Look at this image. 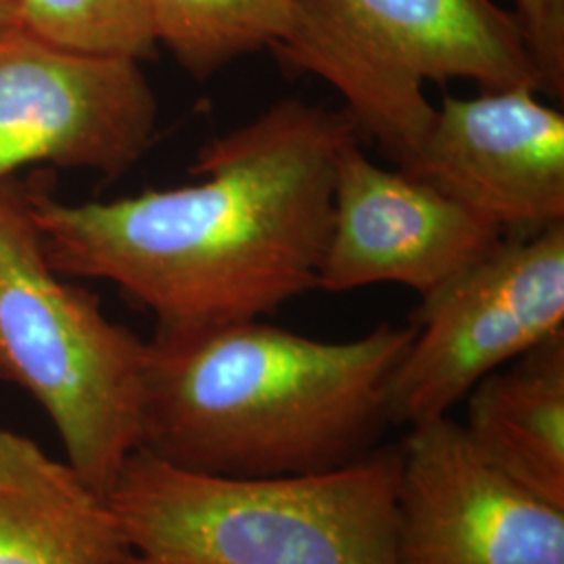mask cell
Segmentation results:
<instances>
[{"label": "cell", "instance_id": "cell-1", "mask_svg": "<svg viewBox=\"0 0 564 564\" xmlns=\"http://www.w3.org/2000/svg\"><path fill=\"white\" fill-rule=\"evenodd\" d=\"M358 134L345 109L282 99L205 142L195 184L23 205L59 274L120 286L158 333L258 321L316 289L335 167Z\"/></svg>", "mask_w": 564, "mask_h": 564}, {"label": "cell", "instance_id": "cell-2", "mask_svg": "<svg viewBox=\"0 0 564 564\" xmlns=\"http://www.w3.org/2000/svg\"><path fill=\"white\" fill-rule=\"evenodd\" d=\"M412 324L347 341L258 321L149 341L142 449L193 473L274 479L337 470L370 454Z\"/></svg>", "mask_w": 564, "mask_h": 564}, {"label": "cell", "instance_id": "cell-3", "mask_svg": "<svg viewBox=\"0 0 564 564\" xmlns=\"http://www.w3.org/2000/svg\"><path fill=\"white\" fill-rule=\"evenodd\" d=\"M400 445L337 470L226 479L134 449L107 500L132 564H395Z\"/></svg>", "mask_w": 564, "mask_h": 564}, {"label": "cell", "instance_id": "cell-4", "mask_svg": "<svg viewBox=\"0 0 564 564\" xmlns=\"http://www.w3.org/2000/svg\"><path fill=\"white\" fill-rule=\"evenodd\" d=\"M272 53L330 84L358 130L400 167L435 116L426 84L540 95L514 15L496 0H295Z\"/></svg>", "mask_w": 564, "mask_h": 564}, {"label": "cell", "instance_id": "cell-5", "mask_svg": "<svg viewBox=\"0 0 564 564\" xmlns=\"http://www.w3.org/2000/svg\"><path fill=\"white\" fill-rule=\"evenodd\" d=\"M147 364L149 343L61 279L25 205L0 188V377L41 403L102 496L141 447Z\"/></svg>", "mask_w": 564, "mask_h": 564}, {"label": "cell", "instance_id": "cell-6", "mask_svg": "<svg viewBox=\"0 0 564 564\" xmlns=\"http://www.w3.org/2000/svg\"><path fill=\"white\" fill-rule=\"evenodd\" d=\"M391 389V424L447 416L487 375L564 330V223L505 239L423 297Z\"/></svg>", "mask_w": 564, "mask_h": 564}, {"label": "cell", "instance_id": "cell-7", "mask_svg": "<svg viewBox=\"0 0 564 564\" xmlns=\"http://www.w3.org/2000/svg\"><path fill=\"white\" fill-rule=\"evenodd\" d=\"M158 113L141 61L57 46L21 23L0 32V182L34 163L121 176Z\"/></svg>", "mask_w": 564, "mask_h": 564}, {"label": "cell", "instance_id": "cell-8", "mask_svg": "<svg viewBox=\"0 0 564 564\" xmlns=\"http://www.w3.org/2000/svg\"><path fill=\"white\" fill-rule=\"evenodd\" d=\"M395 564H564V508L485 460L449 414L402 444Z\"/></svg>", "mask_w": 564, "mask_h": 564}, {"label": "cell", "instance_id": "cell-9", "mask_svg": "<svg viewBox=\"0 0 564 564\" xmlns=\"http://www.w3.org/2000/svg\"><path fill=\"white\" fill-rule=\"evenodd\" d=\"M405 174L527 239L564 223V116L531 88L444 97Z\"/></svg>", "mask_w": 564, "mask_h": 564}, {"label": "cell", "instance_id": "cell-10", "mask_svg": "<svg viewBox=\"0 0 564 564\" xmlns=\"http://www.w3.org/2000/svg\"><path fill=\"white\" fill-rule=\"evenodd\" d=\"M502 241L494 226L431 184L368 160L356 139L343 147L335 167L316 289L402 284L423 300Z\"/></svg>", "mask_w": 564, "mask_h": 564}, {"label": "cell", "instance_id": "cell-11", "mask_svg": "<svg viewBox=\"0 0 564 564\" xmlns=\"http://www.w3.org/2000/svg\"><path fill=\"white\" fill-rule=\"evenodd\" d=\"M0 564H132L107 496L0 426Z\"/></svg>", "mask_w": 564, "mask_h": 564}, {"label": "cell", "instance_id": "cell-12", "mask_svg": "<svg viewBox=\"0 0 564 564\" xmlns=\"http://www.w3.org/2000/svg\"><path fill=\"white\" fill-rule=\"evenodd\" d=\"M464 400V433L485 460L564 508V330L487 375Z\"/></svg>", "mask_w": 564, "mask_h": 564}, {"label": "cell", "instance_id": "cell-13", "mask_svg": "<svg viewBox=\"0 0 564 564\" xmlns=\"http://www.w3.org/2000/svg\"><path fill=\"white\" fill-rule=\"evenodd\" d=\"M155 41L195 80L251 53L272 51L295 0H144Z\"/></svg>", "mask_w": 564, "mask_h": 564}, {"label": "cell", "instance_id": "cell-14", "mask_svg": "<svg viewBox=\"0 0 564 564\" xmlns=\"http://www.w3.org/2000/svg\"><path fill=\"white\" fill-rule=\"evenodd\" d=\"M20 23L82 53L147 61L160 48L144 0H20Z\"/></svg>", "mask_w": 564, "mask_h": 564}, {"label": "cell", "instance_id": "cell-15", "mask_svg": "<svg viewBox=\"0 0 564 564\" xmlns=\"http://www.w3.org/2000/svg\"><path fill=\"white\" fill-rule=\"evenodd\" d=\"M512 15L538 74L540 95L563 101L564 0H514Z\"/></svg>", "mask_w": 564, "mask_h": 564}, {"label": "cell", "instance_id": "cell-16", "mask_svg": "<svg viewBox=\"0 0 564 564\" xmlns=\"http://www.w3.org/2000/svg\"><path fill=\"white\" fill-rule=\"evenodd\" d=\"M20 23V0H0V32Z\"/></svg>", "mask_w": 564, "mask_h": 564}]
</instances>
